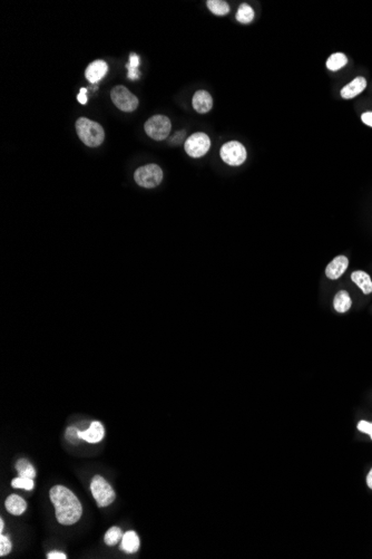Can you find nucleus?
I'll list each match as a JSON object with an SVG mask.
<instances>
[{
  "label": "nucleus",
  "mask_w": 372,
  "mask_h": 559,
  "mask_svg": "<svg viewBox=\"0 0 372 559\" xmlns=\"http://www.w3.org/2000/svg\"><path fill=\"white\" fill-rule=\"evenodd\" d=\"M49 498L56 510V518L60 525L70 526L80 520L83 513L81 501L64 485H55L49 491Z\"/></svg>",
  "instance_id": "obj_1"
},
{
  "label": "nucleus",
  "mask_w": 372,
  "mask_h": 559,
  "mask_svg": "<svg viewBox=\"0 0 372 559\" xmlns=\"http://www.w3.org/2000/svg\"><path fill=\"white\" fill-rule=\"evenodd\" d=\"M76 133L81 141L89 148L99 147L105 139L103 126L86 117H81L76 121Z\"/></svg>",
  "instance_id": "obj_2"
},
{
  "label": "nucleus",
  "mask_w": 372,
  "mask_h": 559,
  "mask_svg": "<svg viewBox=\"0 0 372 559\" xmlns=\"http://www.w3.org/2000/svg\"><path fill=\"white\" fill-rule=\"evenodd\" d=\"M134 180L139 187L153 189L161 184L163 180V171L161 166L154 163L139 166L134 173Z\"/></svg>",
  "instance_id": "obj_3"
},
{
  "label": "nucleus",
  "mask_w": 372,
  "mask_h": 559,
  "mask_svg": "<svg viewBox=\"0 0 372 559\" xmlns=\"http://www.w3.org/2000/svg\"><path fill=\"white\" fill-rule=\"evenodd\" d=\"M172 124L168 117L164 115H154L145 122L144 130L146 134L155 139V141H163L168 137L171 133Z\"/></svg>",
  "instance_id": "obj_4"
},
{
  "label": "nucleus",
  "mask_w": 372,
  "mask_h": 559,
  "mask_svg": "<svg viewBox=\"0 0 372 559\" xmlns=\"http://www.w3.org/2000/svg\"><path fill=\"white\" fill-rule=\"evenodd\" d=\"M91 490L98 507H107L115 500V491L103 477L95 476L93 478Z\"/></svg>",
  "instance_id": "obj_5"
},
{
  "label": "nucleus",
  "mask_w": 372,
  "mask_h": 559,
  "mask_svg": "<svg viewBox=\"0 0 372 559\" xmlns=\"http://www.w3.org/2000/svg\"><path fill=\"white\" fill-rule=\"evenodd\" d=\"M219 155L225 163L231 166H239L246 160V150L244 145L238 141H230L222 145Z\"/></svg>",
  "instance_id": "obj_6"
},
{
  "label": "nucleus",
  "mask_w": 372,
  "mask_h": 559,
  "mask_svg": "<svg viewBox=\"0 0 372 559\" xmlns=\"http://www.w3.org/2000/svg\"><path fill=\"white\" fill-rule=\"evenodd\" d=\"M211 148V139L208 137L207 134L203 132H197L192 134L190 137H188L184 143V150L185 152L190 155L191 158H202L204 156L208 150Z\"/></svg>",
  "instance_id": "obj_7"
},
{
  "label": "nucleus",
  "mask_w": 372,
  "mask_h": 559,
  "mask_svg": "<svg viewBox=\"0 0 372 559\" xmlns=\"http://www.w3.org/2000/svg\"><path fill=\"white\" fill-rule=\"evenodd\" d=\"M110 98L116 108L123 112H133L138 106V98L123 85H117L111 89Z\"/></svg>",
  "instance_id": "obj_8"
},
{
  "label": "nucleus",
  "mask_w": 372,
  "mask_h": 559,
  "mask_svg": "<svg viewBox=\"0 0 372 559\" xmlns=\"http://www.w3.org/2000/svg\"><path fill=\"white\" fill-rule=\"evenodd\" d=\"M349 266V260L346 256H338L325 268V276L331 281L339 279Z\"/></svg>",
  "instance_id": "obj_9"
},
{
  "label": "nucleus",
  "mask_w": 372,
  "mask_h": 559,
  "mask_svg": "<svg viewBox=\"0 0 372 559\" xmlns=\"http://www.w3.org/2000/svg\"><path fill=\"white\" fill-rule=\"evenodd\" d=\"M107 71H108V65H107L106 61L101 59L95 60L87 66L85 71V77L87 78L88 82L95 84L99 82L107 74Z\"/></svg>",
  "instance_id": "obj_10"
},
{
  "label": "nucleus",
  "mask_w": 372,
  "mask_h": 559,
  "mask_svg": "<svg viewBox=\"0 0 372 559\" xmlns=\"http://www.w3.org/2000/svg\"><path fill=\"white\" fill-rule=\"evenodd\" d=\"M192 105L197 113L205 114L213 108V98L211 94L206 91H197L194 93Z\"/></svg>",
  "instance_id": "obj_11"
},
{
  "label": "nucleus",
  "mask_w": 372,
  "mask_h": 559,
  "mask_svg": "<svg viewBox=\"0 0 372 559\" xmlns=\"http://www.w3.org/2000/svg\"><path fill=\"white\" fill-rule=\"evenodd\" d=\"M78 435H80V438L82 440L86 441L88 443H98L104 438L105 430L103 424L100 422L95 421V422H92L91 427H89L87 430L78 432Z\"/></svg>",
  "instance_id": "obj_12"
},
{
  "label": "nucleus",
  "mask_w": 372,
  "mask_h": 559,
  "mask_svg": "<svg viewBox=\"0 0 372 559\" xmlns=\"http://www.w3.org/2000/svg\"><path fill=\"white\" fill-rule=\"evenodd\" d=\"M365 87H367V81H365L364 77L359 76L341 89V96L346 99L353 98L358 96L359 94H361Z\"/></svg>",
  "instance_id": "obj_13"
},
{
  "label": "nucleus",
  "mask_w": 372,
  "mask_h": 559,
  "mask_svg": "<svg viewBox=\"0 0 372 559\" xmlns=\"http://www.w3.org/2000/svg\"><path fill=\"white\" fill-rule=\"evenodd\" d=\"M5 507L8 512L14 516H20L27 509L26 501L17 495H10L5 502Z\"/></svg>",
  "instance_id": "obj_14"
},
{
  "label": "nucleus",
  "mask_w": 372,
  "mask_h": 559,
  "mask_svg": "<svg viewBox=\"0 0 372 559\" xmlns=\"http://www.w3.org/2000/svg\"><path fill=\"white\" fill-rule=\"evenodd\" d=\"M139 546L140 541L136 533L129 530V532L124 534L121 545V548L124 551L127 552V554H135L139 549Z\"/></svg>",
  "instance_id": "obj_15"
},
{
  "label": "nucleus",
  "mask_w": 372,
  "mask_h": 559,
  "mask_svg": "<svg viewBox=\"0 0 372 559\" xmlns=\"http://www.w3.org/2000/svg\"><path fill=\"white\" fill-rule=\"evenodd\" d=\"M352 282L362 290V293L369 295L372 293V281L367 272L362 270H357L351 273Z\"/></svg>",
  "instance_id": "obj_16"
},
{
  "label": "nucleus",
  "mask_w": 372,
  "mask_h": 559,
  "mask_svg": "<svg viewBox=\"0 0 372 559\" xmlns=\"http://www.w3.org/2000/svg\"><path fill=\"white\" fill-rule=\"evenodd\" d=\"M351 305H352V300L350 298V295H349V293L346 292V290H340V292L334 296L333 306H334V309L338 312H341V314L347 312L351 308Z\"/></svg>",
  "instance_id": "obj_17"
},
{
  "label": "nucleus",
  "mask_w": 372,
  "mask_h": 559,
  "mask_svg": "<svg viewBox=\"0 0 372 559\" xmlns=\"http://www.w3.org/2000/svg\"><path fill=\"white\" fill-rule=\"evenodd\" d=\"M347 63H348V58L345 54L334 53L330 56L328 60H326V67H328V69L332 72H337L341 69L342 67H345Z\"/></svg>",
  "instance_id": "obj_18"
},
{
  "label": "nucleus",
  "mask_w": 372,
  "mask_h": 559,
  "mask_svg": "<svg viewBox=\"0 0 372 559\" xmlns=\"http://www.w3.org/2000/svg\"><path fill=\"white\" fill-rule=\"evenodd\" d=\"M235 17L236 20L241 22V24H250L254 19V10H253L250 5L242 4L239 7Z\"/></svg>",
  "instance_id": "obj_19"
},
{
  "label": "nucleus",
  "mask_w": 372,
  "mask_h": 559,
  "mask_svg": "<svg viewBox=\"0 0 372 559\" xmlns=\"http://www.w3.org/2000/svg\"><path fill=\"white\" fill-rule=\"evenodd\" d=\"M207 8L210 9L212 14L216 16H225L230 13V6L227 2L223 0H208L206 3Z\"/></svg>",
  "instance_id": "obj_20"
},
{
  "label": "nucleus",
  "mask_w": 372,
  "mask_h": 559,
  "mask_svg": "<svg viewBox=\"0 0 372 559\" xmlns=\"http://www.w3.org/2000/svg\"><path fill=\"white\" fill-rule=\"evenodd\" d=\"M138 66H139V57L136 55V54H131L129 55V61L126 64V67L128 69V74H127V77L129 78V80L132 81H136L139 78L140 76V73L138 71Z\"/></svg>",
  "instance_id": "obj_21"
},
{
  "label": "nucleus",
  "mask_w": 372,
  "mask_h": 559,
  "mask_svg": "<svg viewBox=\"0 0 372 559\" xmlns=\"http://www.w3.org/2000/svg\"><path fill=\"white\" fill-rule=\"evenodd\" d=\"M16 469L17 471H18L19 477H26L30 479H33L36 477L35 469H33V467L26 459H21L17 462Z\"/></svg>",
  "instance_id": "obj_22"
},
{
  "label": "nucleus",
  "mask_w": 372,
  "mask_h": 559,
  "mask_svg": "<svg viewBox=\"0 0 372 559\" xmlns=\"http://www.w3.org/2000/svg\"><path fill=\"white\" fill-rule=\"evenodd\" d=\"M123 532L120 527H111L104 536V541L107 546H115L123 538Z\"/></svg>",
  "instance_id": "obj_23"
},
{
  "label": "nucleus",
  "mask_w": 372,
  "mask_h": 559,
  "mask_svg": "<svg viewBox=\"0 0 372 559\" xmlns=\"http://www.w3.org/2000/svg\"><path fill=\"white\" fill-rule=\"evenodd\" d=\"M11 485L17 489H25V490H32L35 484H33V479L26 478V477H19L15 478L11 481Z\"/></svg>",
  "instance_id": "obj_24"
},
{
  "label": "nucleus",
  "mask_w": 372,
  "mask_h": 559,
  "mask_svg": "<svg viewBox=\"0 0 372 559\" xmlns=\"http://www.w3.org/2000/svg\"><path fill=\"white\" fill-rule=\"evenodd\" d=\"M11 543L8 537H6V536L2 535L0 536V556L4 557L6 555H8L9 552L11 551Z\"/></svg>",
  "instance_id": "obj_25"
},
{
  "label": "nucleus",
  "mask_w": 372,
  "mask_h": 559,
  "mask_svg": "<svg viewBox=\"0 0 372 559\" xmlns=\"http://www.w3.org/2000/svg\"><path fill=\"white\" fill-rule=\"evenodd\" d=\"M78 432H80V430H77L74 427L68 428L66 431V439L69 440L72 443H76V441L78 439H81L80 435H78Z\"/></svg>",
  "instance_id": "obj_26"
},
{
  "label": "nucleus",
  "mask_w": 372,
  "mask_h": 559,
  "mask_svg": "<svg viewBox=\"0 0 372 559\" xmlns=\"http://www.w3.org/2000/svg\"><path fill=\"white\" fill-rule=\"evenodd\" d=\"M358 430L359 431H361L362 433L368 434L372 439V423L367 421H360L358 423Z\"/></svg>",
  "instance_id": "obj_27"
},
{
  "label": "nucleus",
  "mask_w": 372,
  "mask_h": 559,
  "mask_svg": "<svg viewBox=\"0 0 372 559\" xmlns=\"http://www.w3.org/2000/svg\"><path fill=\"white\" fill-rule=\"evenodd\" d=\"M185 135H186V132H185V131H178V132H176L175 134H174V135H173L172 137H170V143H171V144H175V143H176V144H179V143H182V141L184 139Z\"/></svg>",
  "instance_id": "obj_28"
},
{
  "label": "nucleus",
  "mask_w": 372,
  "mask_h": 559,
  "mask_svg": "<svg viewBox=\"0 0 372 559\" xmlns=\"http://www.w3.org/2000/svg\"><path fill=\"white\" fill-rule=\"evenodd\" d=\"M77 99H78V102H80L83 105H85L87 103V100H88V98H87V88H84V87L81 88L80 94L77 95Z\"/></svg>",
  "instance_id": "obj_29"
},
{
  "label": "nucleus",
  "mask_w": 372,
  "mask_h": 559,
  "mask_svg": "<svg viewBox=\"0 0 372 559\" xmlns=\"http://www.w3.org/2000/svg\"><path fill=\"white\" fill-rule=\"evenodd\" d=\"M361 120L365 125L372 127V112H365L361 115Z\"/></svg>",
  "instance_id": "obj_30"
},
{
  "label": "nucleus",
  "mask_w": 372,
  "mask_h": 559,
  "mask_svg": "<svg viewBox=\"0 0 372 559\" xmlns=\"http://www.w3.org/2000/svg\"><path fill=\"white\" fill-rule=\"evenodd\" d=\"M47 558L49 559H66L67 556L61 551H52L47 555Z\"/></svg>",
  "instance_id": "obj_31"
},
{
  "label": "nucleus",
  "mask_w": 372,
  "mask_h": 559,
  "mask_svg": "<svg viewBox=\"0 0 372 559\" xmlns=\"http://www.w3.org/2000/svg\"><path fill=\"white\" fill-rule=\"evenodd\" d=\"M367 484L368 487L370 489H372V469L370 470V472L368 473V477H367Z\"/></svg>",
  "instance_id": "obj_32"
},
{
  "label": "nucleus",
  "mask_w": 372,
  "mask_h": 559,
  "mask_svg": "<svg viewBox=\"0 0 372 559\" xmlns=\"http://www.w3.org/2000/svg\"><path fill=\"white\" fill-rule=\"evenodd\" d=\"M4 527H5V525H4V519H0V532H2V533L4 532Z\"/></svg>",
  "instance_id": "obj_33"
}]
</instances>
